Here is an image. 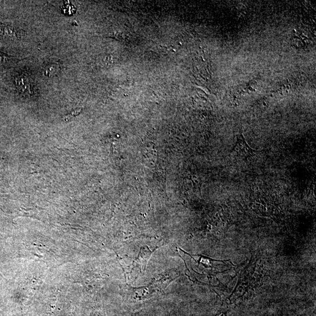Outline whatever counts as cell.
<instances>
[{
  "mask_svg": "<svg viewBox=\"0 0 316 316\" xmlns=\"http://www.w3.org/2000/svg\"><path fill=\"white\" fill-rule=\"evenodd\" d=\"M257 152L256 150L251 148L245 140L243 135L238 134L237 136V141L230 154L242 160H246L248 158L253 157Z\"/></svg>",
  "mask_w": 316,
  "mask_h": 316,
  "instance_id": "1",
  "label": "cell"
},
{
  "mask_svg": "<svg viewBox=\"0 0 316 316\" xmlns=\"http://www.w3.org/2000/svg\"><path fill=\"white\" fill-rule=\"evenodd\" d=\"M179 277L178 272L173 270L165 271L153 279L150 285L156 291H163L172 282Z\"/></svg>",
  "mask_w": 316,
  "mask_h": 316,
  "instance_id": "2",
  "label": "cell"
},
{
  "mask_svg": "<svg viewBox=\"0 0 316 316\" xmlns=\"http://www.w3.org/2000/svg\"><path fill=\"white\" fill-rule=\"evenodd\" d=\"M126 290L128 298L134 302L141 301V300L151 298L156 292V291L150 285L149 286L137 288L128 286Z\"/></svg>",
  "mask_w": 316,
  "mask_h": 316,
  "instance_id": "3",
  "label": "cell"
},
{
  "mask_svg": "<svg viewBox=\"0 0 316 316\" xmlns=\"http://www.w3.org/2000/svg\"><path fill=\"white\" fill-rule=\"evenodd\" d=\"M15 84L18 91L26 96H32L33 94L31 81L29 76L25 74L18 75L15 78Z\"/></svg>",
  "mask_w": 316,
  "mask_h": 316,
  "instance_id": "4",
  "label": "cell"
},
{
  "mask_svg": "<svg viewBox=\"0 0 316 316\" xmlns=\"http://www.w3.org/2000/svg\"><path fill=\"white\" fill-rule=\"evenodd\" d=\"M153 251L150 250L148 246H143L140 248L139 256L135 261L134 269H138L143 272L145 271L147 263L151 258Z\"/></svg>",
  "mask_w": 316,
  "mask_h": 316,
  "instance_id": "5",
  "label": "cell"
},
{
  "mask_svg": "<svg viewBox=\"0 0 316 316\" xmlns=\"http://www.w3.org/2000/svg\"><path fill=\"white\" fill-rule=\"evenodd\" d=\"M179 250L183 253H185V254L188 255V256H189V257H191L193 260H195L196 262H197L198 263V264H201L206 268H216L215 266L217 265L216 263H217V264H220V263H224V264H226V262L227 261H228L229 260H220L214 259H211V258L210 257L202 256V255H194L186 253L185 251H184L183 250L180 249V248H179Z\"/></svg>",
  "mask_w": 316,
  "mask_h": 316,
  "instance_id": "6",
  "label": "cell"
},
{
  "mask_svg": "<svg viewBox=\"0 0 316 316\" xmlns=\"http://www.w3.org/2000/svg\"><path fill=\"white\" fill-rule=\"evenodd\" d=\"M0 36L11 39H18L20 34L16 29L7 24L0 23Z\"/></svg>",
  "mask_w": 316,
  "mask_h": 316,
  "instance_id": "7",
  "label": "cell"
},
{
  "mask_svg": "<svg viewBox=\"0 0 316 316\" xmlns=\"http://www.w3.org/2000/svg\"><path fill=\"white\" fill-rule=\"evenodd\" d=\"M60 66L58 63H52L47 64L43 69L42 74L46 78H54L60 72Z\"/></svg>",
  "mask_w": 316,
  "mask_h": 316,
  "instance_id": "8",
  "label": "cell"
},
{
  "mask_svg": "<svg viewBox=\"0 0 316 316\" xmlns=\"http://www.w3.org/2000/svg\"><path fill=\"white\" fill-rule=\"evenodd\" d=\"M82 109H77L75 111L72 112L71 113H70L69 115H67L66 116L64 117V121H69L70 119H72L73 118H74L75 116L78 115L81 112Z\"/></svg>",
  "mask_w": 316,
  "mask_h": 316,
  "instance_id": "9",
  "label": "cell"
},
{
  "mask_svg": "<svg viewBox=\"0 0 316 316\" xmlns=\"http://www.w3.org/2000/svg\"><path fill=\"white\" fill-rule=\"evenodd\" d=\"M11 59H13V57H9L8 55L1 53V52H0V62H7L8 61L11 60Z\"/></svg>",
  "mask_w": 316,
  "mask_h": 316,
  "instance_id": "10",
  "label": "cell"
},
{
  "mask_svg": "<svg viewBox=\"0 0 316 316\" xmlns=\"http://www.w3.org/2000/svg\"><path fill=\"white\" fill-rule=\"evenodd\" d=\"M226 312L223 311L222 310H220L219 312L217 313L216 315H214L213 316H225Z\"/></svg>",
  "mask_w": 316,
  "mask_h": 316,
  "instance_id": "11",
  "label": "cell"
}]
</instances>
